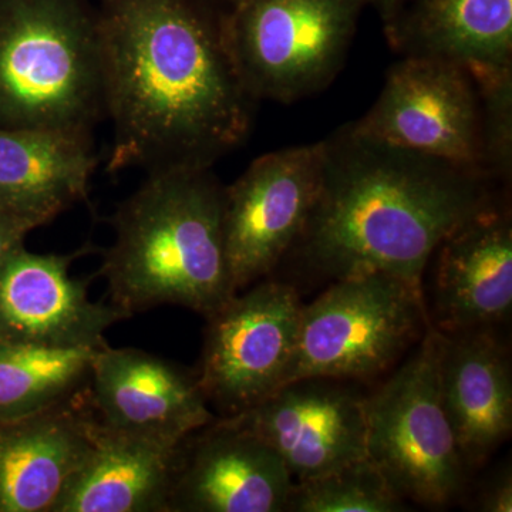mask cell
<instances>
[{
  "instance_id": "cell-1",
  "label": "cell",
  "mask_w": 512,
  "mask_h": 512,
  "mask_svg": "<svg viewBox=\"0 0 512 512\" xmlns=\"http://www.w3.org/2000/svg\"><path fill=\"white\" fill-rule=\"evenodd\" d=\"M109 173L212 168L244 143L256 100L224 16L198 0H99Z\"/></svg>"
},
{
  "instance_id": "cell-2",
  "label": "cell",
  "mask_w": 512,
  "mask_h": 512,
  "mask_svg": "<svg viewBox=\"0 0 512 512\" xmlns=\"http://www.w3.org/2000/svg\"><path fill=\"white\" fill-rule=\"evenodd\" d=\"M320 144L318 195L282 261L308 281L382 272L423 289L441 242L497 202L487 171L393 146L355 123Z\"/></svg>"
},
{
  "instance_id": "cell-3",
  "label": "cell",
  "mask_w": 512,
  "mask_h": 512,
  "mask_svg": "<svg viewBox=\"0 0 512 512\" xmlns=\"http://www.w3.org/2000/svg\"><path fill=\"white\" fill-rule=\"evenodd\" d=\"M224 190L211 168L148 173L110 218L99 275L126 313L163 305L204 316L237 295L224 241Z\"/></svg>"
},
{
  "instance_id": "cell-4",
  "label": "cell",
  "mask_w": 512,
  "mask_h": 512,
  "mask_svg": "<svg viewBox=\"0 0 512 512\" xmlns=\"http://www.w3.org/2000/svg\"><path fill=\"white\" fill-rule=\"evenodd\" d=\"M106 119L97 8L0 0V128L92 134Z\"/></svg>"
},
{
  "instance_id": "cell-5",
  "label": "cell",
  "mask_w": 512,
  "mask_h": 512,
  "mask_svg": "<svg viewBox=\"0 0 512 512\" xmlns=\"http://www.w3.org/2000/svg\"><path fill=\"white\" fill-rule=\"evenodd\" d=\"M429 328L423 289L403 279L370 272L330 282L315 301L303 303L285 383L375 379Z\"/></svg>"
},
{
  "instance_id": "cell-6",
  "label": "cell",
  "mask_w": 512,
  "mask_h": 512,
  "mask_svg": "<svg viewBox=\"0 0 512 512\" xmlns=\"http://www.w3.org/2000/svg\"><path fill=\"white\" fill-rule=\"evenodd\" d=\"M439 348V332L429 328L365 397L367 457L403 500L426 508L453 504L470 478L441 403Z\"/></svg>"
},
{
  "instance_id": "cell-7",
  "label": "cell",
  "mask_w": 512,
  "mask_h": 512,
  "mask_svg": "<svg viewBox=\"0 0 512 512\" xmlns=\"http://www.w3.org/2000/svg\"><path fill=\"white\" fill-rule=\"evenodd\" d=\"M224 36L239 79L256 101L293 103L338 76L363 0H238Z\"/></svg>"
},
{
  "instance_id": "cell-8",
  "label": "cell",
  "mask_w": 512,
  "mask_h": 512,
  "mask_svg": "<svg viewBox=\"0 0 512 512\" xmlns=\"http://www.w3.org/2000/svg\"><path fill=\"white\" fill-rule=\"evenodd\" d=\"M302 306L291 282L262 279L208 316L195 372L218 417L247 412L285 383Z\"/></svg>"
},
{
  "instance_id": "cell-9",
  "label": "cell",
  "mask_w": 512,
  "mask_h": 512,
  "mask_svg": "<svg viewBox=\"0 0 512 512\" xmlns=\"http://www.w3.org/2000/svg\"><path fill=\"white\" fill-rule=\"evenodd\" d=\"M355 124L393 146L487 171L483 100L473 74L458 64L404 57Z\"/></svg>"
},
{
  "instance_id": "cell-10",
  "label": "cell",
  "mask_w": 512,
  "mask_h": 512,
  "mask_svg": "<svg viewBox=\"0 0 512 512\" xmlns=\"http://www.w3.org/2000/svg\"><path fill=\"white\" fill-rule=\"evenodd\" d=\"M322 144L256 158L224 190V241L235 291L274 274L291 251L318 195Z\"/></svg>"
},
{
  "instance_id": "cell-11",
  "label": "cell",
  "mask_w": 512,
  "mask_h": 512,
  "mask_svg": "<svg viewBox=\"0 0 512 512\" xmlns=\"http://www.w3.org/2000/svg\"><path fill=\"white\" fill-rule=\"evenodd\" d=\"M365 397L348 380L303 377L229 419L274 448L298 483L367 457Z\"/></svg>"
},
{
  "instance_id": "cell-12",
  "label": "cell",
  "mask_w": 512,
  "mask_h": 512,
  "mask_svg": "<svg viewBox=\"0 0 512 512\" xmlns=\"http://www.w3.org/2000/svg\"><path fill=\"white\" fill-rule=\"evenodd\" d=\"M292 485L274 448L215 417L178 443L168 512H285Z\"/></svg>"
},
{
  "instance_id": "cell-13",
  "label": "cell",
  "mask_w": 512,
  "mask_h": 512,
  "mask_svg": "<svg viewBox=\"0 0 512 512\" xmlns=\"http://www.w3.org/2000/svg\"><path fill=\"white\" fill-rule=\"evenodd\" d=\"M90 247L69 254H37L26 245L0 265V339L50 348H103L111 326L128 319L113 303L89 298V278L70 266Z\"/></svg>"
},
{
  "instance_id": "cell-14",
  "label": "cell",
  "mask_w": 512,
  "mask_h": 512,
  "mask_svg": "<svg viewBox=\"0 0 512 512\" xmlns=\"http://www.w3.org/2000/svg\"><path fill=\"white\" fill-rule=\"evenodd\" d=\"M89 400L104 426L164 443H178L217 417L195 370L109 343L94 356Z\"/></svg>"
},
{
  "instance_id": "cell-15",
  "label": "cell",
  "mask_w": 512,
  "mask_h": 512,
  "mask_svg": "<svg viewBox=\"0 0 512 512\" xmlns=\"http://www.w3.org/2000/svg\"><path fill=\"white\" fill-rule=\"evenodd\" d=\"M430 328L497 329L512 313V218L498 202L454 229L431 256Z\"/></svg>"
},
{
  "instance_id": "cell-16",
  "label": "cell",
  "mask_w": 512,
  "mask_h": 512,
  "mask_svg": "<svg viewBox=\"0 0 512 512\" xmlns=\"http://www.w3.org/2000/svg\"><path fill=\"white\" fill-rule=\"evenodd\" d=\"M439 336L441 403L471 474L511 437L510 350L497 329Z\"/></svg>"
},
{
  "instance_id": "cell-17",
  "label": "cell",
  "mask_w": 512,
  "mask_h": 512,
  "mask_svg": "<svg viewBox=\"0 0 512 512\" xmlns=\"http://www.w3.org/2000/svg\"><path fill=\"white\" fill-rule=\"evenodd\" d=\"M89 387L43 412L0 421V512H53L94 439Z\"/></svg>"
},
{
  "instance_id": "cell-18",
  "label": "cell",
  "mask_w": 512,
  "mask_h": 512,
  "mask_svg": "<svg viewBox=\"0 0 512 512\" xmlns=\"http://www.w3.org/2000/svg\"><path fill=\"white\" fill-rule=\"evenodd\" d=\"M99 165L90 133L0 128V215L30 231L87 198Z\"/></svg>"
},
{
  "instance_id": "cell-19",
  "label": "cell",
  "mask_w": 512,
  "mask_h": 512,
  "mask_svg": "<svg viewBox=\"0 0 512 512\" xmlns=\"http://www.w3.org/2000/svg\"><path fill=\"white\" fill-rule=\"evenodd\" d=\"M404 57H430L470 73L512 69V0H407L383 19Z\"/></svg>"
},
{
  "instance_id": "cell-20",
  "label": "cell",
  "mask_w": 512,
  "mask_h": 512,
  "mask_svg": "<svg viewBox=\"0 0 512 512\" xmlns=\"http://www.w3.org/2000/svg\"><path fill=\"white\" fill-rule=\"evenodd\" d=\"M178 443L123 433L97 419L89 454L53 512H168Z\"/></svg>"
},
{
  "instance_id": "cell-21",
  "label": "cell",
  "mask_w": 512,
  "mask_h": 512,
  "mask_svg": "<svg viewBox=\"0 0 512 512\" xmlns=\"http://www.w3.org/2000/svg\"><path fill=\"white\" fill-rule=\"evenodd\" d=\"M99 349L0 339V421L43 412L86 392Z\"/></svg>"
},
{
  "instance_id": "cell-22",
  "label": "cell",
  "mask_w": 512,
  "mask_h": 512,
  "mask_svg": "<svg viewBox=\"0 0 512 512\" xmlns=\"http://www.w3.org/2000/svg\"><path fill=\"white\" fill-rule=\"evenodd\" d=\"M407 501L369 457L293 483L285 512H402Z\"/></svg>"
},
{
  "instance_id": "cell-23",
  "label": "cell",
  "mask_w": 512,
  "mask_h": 512,
  "mask_svg": "<svg viewBox=\"0 0 512 512\" xmlns=\"http://www.w3.org/2000/svg\"><path fill=\"white\" fill-rule=\"evenodd\" d=\"M471 74L483 100L485 168L494 178L507 177L512 154V69Z\"/></svg>"
},
{
  "instance_id": "cell-24",
  "label": "cell",
  "mask_w": 512,
  "mask_h": 512,
  "mask_svg": "<svg viewBox=\"0 0 512 512\" xmlns=\"http://www.w3.org/2000/svg\"><path fill=\"white\" fill-rule=\"evenodd\" d=\"M476 510L483 512L512 511V471L504 464L484 480L476 497Z\"/></svg>"
},
{
  "instance_id": "cell-25",
  "label": "cell",
  "mask_w": 512,
  "mask_h": 512,
  "mask_svg": "<svg viewBox=\"0 0 512 512\" xmlns=\"http://www.w3.org/2000/svg\"><path fill=\"white\" fill-rule=\"evenodd\" d=\"M30 229L12 218L0 215V265L3 264L13 249L25 244Z\"/></svg>"
},
{
  "instance_id": "cell-26",
  "label": "cell",
  "mask_w": 512,
  "mask_h": 512,
  "mask_svg": "<svg viewBox=\"0 0 512 512\" xmlns=\"http://www.w3.org/2000/svg\"><path fill=\"white\" fill-rule=\"evenodd\" d=\"M363 2H365V5L375 6L379 10L382 19H384L392 15L394 10L399 9L407 0H363Z\"/></svg>"
},
{
  "instance_id": "cell-27",
  "label": "cell",
  "mask_w": 512,
  "mask_h": 512,
  "mask_svg": "<svg viewBox=\"0 0 512 512\" xmlns=\"http://www.w3.org/2000/svg\"><path fill=\"white\" fill-rule=\"evenodd\" d=\"M229 2H231V5H234V3H237L238 0H229Z\"/></svg>"
}]
</instances>
